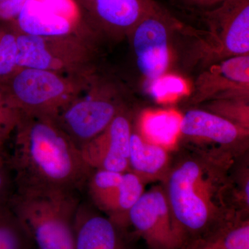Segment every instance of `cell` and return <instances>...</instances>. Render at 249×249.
<instances>
[{
	"mask_svg": "<svg viewBox=\"0 0 249 249\" xmlns=\"http://www.w3.org/2000/svg\"><path fill=\"white\" fill-rule=\"evenodd\" d=\"M234 159L203 151L170 167L163 188L184 247L237 219L230 176Z\"/></svg>",
	"mask_w": 249,
	"mask_h": 249,
	"instance_id": "cell-1",
	"label": "cell"
},
{
	"mask_svg": "<svg viewBox=\"0 0 249 249\" xmlns=\"http://www.w3.org/2000/svg\"><path fill=\"white\" fill-rule=\"evenodd\" d=\"M12 137L6 164L14 188L85 189L93 170L54 119L21 113Z\"/></svg>",
	"mask_w": 249,
	"mask_h": 249,
	"instance_id": "cell-2",
	"label": "cell"
},
{
	"mask_svg": "<svg viewBox=\"0 0 249 249\" xmlns=\"http://www.w3.org/2000/svg\"><path fill=\"white\" fill-rule=\"evenodd\" d=\"M79 192L52 188H14L10 209L34 249H75L74 224Z\"/></svg>",
	"mask_w": 249,
	"mask_h": 249,
	"instance_id": "cell-3",
	"label": "cell"
},
{
	"mask_svg": "<svg viewBox=\"0 0 249 249\" xmlns=\"http://www.w3.org/2000/svg\"><path fill=\"white\" fill-rule=\"evenodd\" d=\"M93 77L22 67L0 80V87L8 107L22 114L55 119L91 86Z\"/></svg>",
	"mask_w": 249,
	"mask_h": 249,
	"instance_id": "cell-4",
	"label": "cell"
},
{
	"mask_svg": "<svg viewBox=\"0 0 249 249\" xmlns=\"http://www.w3.org/2000/svg\"><path fill=\"white\" fill-rule=\"evenodd\" d=\"M17 34L18 68L49 70L76 76H92L94 49L91 39L71 35L38 37Z\"/></svg>",
	"mask_w": 249,
	"mask_h": 249,
	"instance_id": "cell-5",
	"label": "cell"
},
{
	"mask_svg": "<svg viewBox=\"0 0 249 249\" xmlns=\"http://www.w3.org/2000/svg\"><path fill=\"white\" fill-rule=\"evenodd\" d=\"M175 24L157 4L129 34L137 68L151 84L164 76L169 67L170 37Z\"/></svg>",
	"mask_w": 249,
	"mask_h": 249,
	"instance_id": "cell-6",
	"label": "cell"
},
{
	"mask_svg": "<svg viewBox=\"0 0 249 249\" xmlns=\"http://www.w3.org/2000/svg\"><path fill=\"white\" fill-rule=\"evenodd\" d=\"M127 222V227L132 226L150 249L184 247L163 187L144 192L129 211Z\"/></svg>",
	"mask_w": 249,
	"mask_h": 249,
	"instance_id": "cell-7",
	"label": "cell"
},
{
	"mask_svg": "<svg viewBox=\"0 0 249 249\" xmlns=\"http://www.w3.org/2000/svg\"><path fill=\"white\" fill-rule=\"evenodd\" d=\"M204 16L212 37L206 51L214 60L249 55V0H227Z\"/></svg>",
	"mask_w": 249,
	"mask_h": 249,
	"instance_id": "cell-8",
	"label": "cell"
},
{
	"mask_svg": "<svg viewBox=\"0 0 249 249\" xmlns=\"http://www.w3.org/2000/svg\"><path fill=\"white\" fill-rule=\"evenodd\" d=\"M72 101L54 120L80 147L102 133L122 108L107 94L92 90Z\"/></svg>",
	"mask_w": 249,
	"mask_h": 249,
	"instance_id": "cell-9",
	"label": "cell"
},
{
	"mask_svg": "<svg viewBox=\"0 0 249 249\" xmlns=\"http://www.w3.org/2000/svg\"><path fill=\"white\" fill-rule=\"evenodd\" d=\"M179 133L193 142L213 145L211 152L235 158L247 149L249 130L211 111L193 109L181 118Z\"/></svg>",
	"mask_w": 249,
	"mask_h": 249,
	"instance_id": "cell-10",
	"label": "cell"
},
{
	"mask_svg": "<svg viewBox=\"0 0 249 249\" xmlns=\"http://www.w3.org/2000/svg\"><path fill=\"white\" fill-rule=\"evenodd\" d=\"M249 96V55L214 62L199 75L191 96L193 104Z\"/></svg>",
	"mask_w": 249,
	"mask_h": 249,
	"instance_id": "cell-11",
	"label": "cell"
},
{
	"mask_svg": "<svg viewBox=\"0 0 249 249\" xmlns=\"http://www.w3.org/2000/svg\"><path fill=\"white\" fill-rule=\"evenodd\" d=\"M132 132L129 116L123 110L102 133L80 147L87 164L93 170L115 173L129 171V142Z\"/></svg>",
	"mask_w": 249,
	"mask_h": 249,
	"instance_id": "cell-12",
	"label": "cell"
},
{
	"mask_svg": "<svg viewBox=\"0 0 249 249\" xmlns=\"http://www.w3.org/2000/svg\"><path fill=\"white\" fill-rule=\"evenodd\" d=\"M11 24L18 34L38 37L78 35L91 38L96 31L86 18L60 14L41 0L28 1Z\"/></svg>",
	"mask_w": 249,
	"mask_h": 249,
	"instance_id": "cell-13",
	"label": "cell"
},
{
	"mask_svg": "<svg viewBox=\"0 0 249 249\" xmlns=\"http://www.w3.org/2000/svg\"><path fill=\"white\" fill-rule=\"evenodd\" d=\"M157 4L154 0H93L82 9L96 31L113 36H129Z\"/></svg>",
	"mask_w": 249,
	"mask_h": 249,
	"instance_id": "cell-14",
	"label": "cell"
},
{
	"mask_svg": "<svg viewBox=\"0 0 249 249\" xmlns=\"http://www.w3.org/2000/svg\"><path fill=\"white\" fill-rule=\"evenodd\" d=\"M74 235L75 249H129L124 229L82 201L75 219Z\"/></svg>",
	"mask_w": 249,
	"mask_h": 249,
	"instance_id": "cell-15",
	"label": "cell"
},
{
	"mask_svg": "<svg viewBox=\"0 0 249 249\" xmlns=\"http://www.w3.org/2000/svg\"><path fill=\"white\" fill-rule=\"evenodd\" d=\"M128 162L129 171L145 183L164 179L170 169L167 148L147 142L133 129L129 142Z\"/></svg>",
	"mask_w": 249,
	"mask_h": 249,
	"instance_id": "cell-16",
	"label": "cell"
},
{
	"mask_svg": "<svg viewBox=\"0 0 249 249\" xmlns=\"http://www.w3.org/2000/svg\"><path fill=\"white\" fill-rule=\"evenodd\" d=\"M122 175L108 170H93L85 186L95 207L109 219L115 212Z\"/></svg>",
	"mask_w": 249,
	"mask_h": 249,
	"instance_id": "cell-17",
	"label": "cell"
},
{
	"mask_svg": "<svg viewBox=\"0 0 249 249\" xmlns=\"http://www.w3.org/2000/svg\"><path fill=\"white\" fill-rule=\"evenodd\" d=\"M189 249H249V222L240 217L189 245Z\"/></svg>",
	"mask_w": 249,
	"mask_h": 249,
	"instance_id": "cell-18",
	"label": "cell"
},
{
	"mask_svg": "<svg viewBox=\"0 0 249 249\" xmlns=\"http://www.w3.org/2000/svg\"><path fill=\"white\" fill-rule=\"evenodd\" d=\"M181 119L168 112H159L145 116L142 122V138L147 142L166 146L179 132Z\"/></svg>",
	"mask_w": 249,
	"mask_h": 249,
	"instance_id": "cell-19",
	"label": "cell"
},
{
	"mask_svg": "<svg viewBox=\"0 0 249 249\" xmlns=\"http://www.w3.org/2000/svg\"><path fill=\"white\" fill-rule=\"evenodd\" d=\"M145 184L142 178L132 172L123 173L115 212L110 219L124 231L127 228L129 211L142 197L145 192Z\"/></svg>",
	"mask_w": 249,
	"mask_h": 249,
	"instance_id": "cell-20",
	"label": "cell"
},
{
	"mask_svg": "<svg viewBox=\"0 0 249 249\" xmlns=\"http://www.w3.org/2000/svg\"><path fill=\"white\" fill-rule=\"evenodd\" d=\"M0 249H34L27 232L9 205L0 209Z\"/></svg>",
	"mask_w": 249,
	"mask_h": 249,
	"instance_id": "cell-21",
	"label": "cell"
},
{
	"mask_svg": "<svg viewBox=\"0 0 249 249\" xmlns=\"http://www.w3.org/2000/svg\"><path fill=\"white\" fill-rule=\"evenodd\" d=\"M206 110L249 130V99L227 98L209 101Z\"/></svg>",
	"mask_w": 249,
	"mask_h": 249,
	"instance_id": "cell-22",
	"label": "cell"
},
{
	"mask_svg": "<svg viewBox=\"0 0 249 249\" xmlns=\"http://www.w3.org/2000/svg\"><path fill=\"white\" fill-rule=\"evenodd\" d=\"M17 34L12 28L0 26V80L18 69Z\"/></svg>",
	"mask_w": 249,
	"mask_h": 249,
	"instance_id": "cell-23",
	"label": "cell"
},
{
	"mask_svg": "<svg viewBox=\"0 0 249 249\" xmlns=\"http://www.w3.org/2000/svg\"><path fill=\"white\" fill-rule=\"evenodd\" d=\"M14 191L12 175L6 163H0V209L9 205Z\"/></svg>",
	"mask_w": 249,
	"mask_h": 249,
	"instance_id": "cell-24",
	"label": "cell"
},
{
	"mask_svg": "<svg viewBox=\"0 0 249 249\" xmlns=\"http://www.w3.org/2000/svg\"><path fill=\"white\" fill-rule=\"evenodd\" d=\"M21 112L8 106H0V129L6 127H16Z\"/></svg>",
	"mask_w": 249,
	"mask_h": 249,
	"instance_id": "cell-25",
	"label": "cell"
},
{
	"mask_svg": "<svg viewBox=\"0 0 249 249\" xmlns=\"http://www.w3.org/2000/svg\"><path fill=\"white\" fill-rule=\"evenodd\" d=\"M15 127L0 129V163H6V145L11 138Z\"/></svg>",
	"mask_w": 249,
	"mask_h": 249,
	"instance_id": "cell-26",
	"label": "cell"
},
{
	"mask_svg": "<svg viewBox=\"0 0 249 249\" xmlns=\"http://www.w3.org/2000/svg\"><path fill=\"white\" fill-rule=\"evenodd\" d=\"M184 1L192 6L208 7V6H213V5L222 4L227 0H184Z\"/></svg>",
	"mask_w": 249,
	"mask_h": 249,
	"instance_id": "cell-27",
	"label": "cell"
},
{
	"mask_svg": "<svg viewBox=\"0 0 249 249\" xmlns=\"http://www.w3.org/2000/svg\"><path fill=\"white\" fill-rule=\"evenodd\" d=\"M92 1L93 0H77V1L80 3V6H81L82 8L89 4V3H91Z\"/></svg>",
	"mask_w": 249,
	"mask_h": 249,
	"instance_id": "cell-28",
	"label": "cell"
}]
</instances>
